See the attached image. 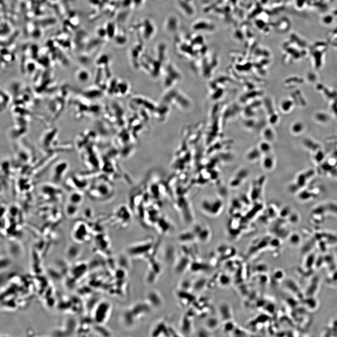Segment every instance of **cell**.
Masks as SVG:
<instances>
[{"instance_id": "2", "label": "cell", "mask_w": 337, "mask_h": 337, "mask_svg": "<svg viewBox=\"0 0 337 337\" xmlns=\"http://www.w3.org/2000/svg\"><path fill=\"white\" fill-rule=\"evenodd\" d=\"M145 300L148 304L154 309L160 308L163 304V299L161 294L156 290H151L148 292Z\"/></svg>"}, {"instance_id": "3", "label": "cell", "mask_w": 337, "mask_h": 337, "mask_svg": "<svg viewBox=\"0 0 337 337\" xmlns=\"http://www.w3.org/2000/svg\"><path fill=\"white\" fill-rule=\"evenodd\" d=\"M82 196L78 194H71L70 197V203H72L73 204H75V205H78L81 203L82 200Z\"/></svg>"}, {"instance_id": "1", "label": "cell", "mask_w": 337, "mask_h": 337, "mask_svg": "<svg viewBox=\"0 0 337 337\" xmlns=\"http://www.w3.org/2000/svg\"><path fill=\"white\" fill-rule=\"evenodd\" d=\"M151 308L145 301L134 303L125 309L122 313L121 322L127 328L134 326L139 321L146 317Z\"/></svg>"}]
</instances>
